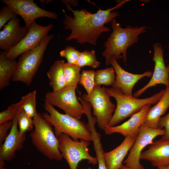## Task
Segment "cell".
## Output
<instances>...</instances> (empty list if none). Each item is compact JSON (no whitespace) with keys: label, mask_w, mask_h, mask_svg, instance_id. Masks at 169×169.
<instances>
[{"label":"cell","mask_w":169,"mask_h":169,"mask_svg":"<svg viewBox=\"0 0 169 169\" xmlns=\"http://www.w3.org/2000/svg\"><path fill=\"white\" fill-rule=\"evenodd\" d=\"M109 63L114 68L116 77L115 81L112 87L120 90L124 95L132 96L133 88L136 83L144 77H151L153 72L147 71L141 74H134L125 71L118 63L113 56L110 58Z\"/></svg>","instance_id":"14"},{"label":"cell","mask_w":169,"mask_h":169,"mask_svg":"<svg viewBox=\"0 0 169 169\" xmlns=\"http://www.w3.org/2000/svg\"><path fill=\"white\" fill-rule=\"evenodd\" d=\"M21 108L19 102L12 104L0 113V125L12 121L15 118L18 109Z\"/></svg>","instance_id":"29"},{"label":"cell","mask_w":169,"mask_h":169,"mask_svg":"<svg viewBox=\"0 0 169 169\" xmlns=\"http://www.w3.org/2000/svg\"><path fill=\"white\" fill-rule=\"evenodd\" d=\"M158 169H159L158 168Z\"/></svg>","instance_id":"41"},{"label":"cell","mask_w":169,"mask_h":169,"mask_svg":"<svg viewBox=\"0 0 169 169\" xmlns=\"http://www.w3.org/2000/svg\"><path fill=\"white\" fill-rule=\"evenodd\" d=\"M53 26L52 24L42 26L34 21L31 24L26 35L19 43L6 52V57L10 59L15 60L19 56L35 48L44 38L48 35Z\"/></svg>","instance_id":"12"},{"label":"cell","mask_w":169,"mask_h":169,"mask_svg":"<svg viewBox=\"0 0 169 169\" xmlns=\"http://www.w3.org/2000/svg\"><path fill=\"white\" fill-rule=\"evenodd\" d=\"M157 167L159 169H169V165L166 166H161Z\"/></svg>","instance_id":"37"},{"label":"cell","mask_w":169,"mask_h":169,"mask_svg":"<svg viewBox=\"0 0 169 169\" xmlns=\"http://www.w3.org/2000/svg\"><path fill=\"white\" fill-rule=\"evenodd\" d=\"M137 137H127L118 146L107 152H104L103 157L106 169H120L122 161L130 150Z\"/></svg>","instance_id":"19"},{"label":"cell","mask_w":169,"mask_h":169,"mask_svg":"<svg viewBox=\"0 0 169 169\" xmlns=\"http://www.w3.org/2000/svg\"><path fill=\"white\" fill-rule=\"evenodd\" d=\"M165 133L164 129L152 128L144 123L140 128L127 158L123 162L125 165L132 169H144L140 162L142 151L146 146L151 144L156 137L163 136Z\"/></svg>","instance_id":"10"},{"label":"cell","mask_w":169,"mask_h":169,"mask_svg":"<svg viewBox=\"0 0 169 169\" xmlns=\"http://www.w3.org/2000/svg\"><path fill=\"white\" fill-rule=\"evenodd\" d=\"M169 107V87L165 91L158 101L151 107L145 116L144 123L152 128H158V123L161 116L165 114Z\"/></svg>","instance_id":"20"},{"label":"cell","mask_w":169,"mask_h":169,"mask_svg":"<svg viewBox=\"0 0 169 169\" xmlns=\"http://www.w3.org/2000/svg\"><path fill=\"white\" fill-rule=\"evenodd\" d=\"M100 64L97 59L95 51L91 50L80 52L76 65L81 68L85 66L95 68L98 67Z\"/></svg>","instance_id":"26"},{"label":"cell","mask_w":169,"mask_h":169,"mask_svg":"<svg viewBox=\"0 0 169 169\" xmlns=\"http://www.w3.org/2000/svg\"><path fill=\"white\" fill-rule=\"evenodd\" d=\"M164 127L165 133L161 138L169 139V112L165 116L161 117L158 123V128L162 129Z\"/></svg>","instance_id":"32"},{"label":"cell","mask_w":169,"mask_h":169,"mask_svg":"<svg viewBox=\"0 0 169 169\" xmlns=\"http://www.w3.org/2000/svg\"><path fill=\"white\" fill-rule=\"evenodd\" d=\"M95 74L94 70H82L80 74L79 83L84 88L88 95L91 93L95 85Z\"/></svg>","instance_id":"27"},{"label":"cell","mask_w":169,"mask_h":169,"mask_svg":"<svg viewBox=\"0 0 169 169\" xmlns=\"http://www.w3.org/2000/svg\"><path fill=\"white\" fill-rule=\"evenodd\" d=\"M21 108L18 109L13 120V124L10 131L3 143L0 144V161H8L15 156V153L23 147L26 139L25 133L21 135L18 129V117Z\"/></svg>","instance_id":"15"},{"label":"cell","mask_w":169,"mask_h":169,"mask_svg":"<svg viewBox=\"0 0 169 169\" xmlns=\"http://www.w3.org/2000/svg\"><path fill=\"white\" fill-rule=\"evenodd\" d=\"M77 87L66 86L57 91L48 92L44 100L53 106L63 110L65 114L80 120L84 111L83 105L79 102L76 95Z\"/></svg>","instance_id":"9"},{"label":"cell","mask_w":169,"mask_h":169,"mask_svg":"<svg viewBox=\"0 0 169 169\" xmlns=\"http://www.w3.org/2000/svg\"><path fill=\"white\" fill-rule=\"evenodd\" d=\"M129 0H123L113 8L106 10L99 8L97 12L92 13L85 8L74 10L65 0L62 2L66 5L67 10L71 11L73 17L67 14L64 9V19L63 22L64 29L71 32L66 38L67 41L75 39L80 44L88 43L93 45L96 44L97 39L101 34L110 29L105 25L111 22L112 19L119 16L118 12H112L120 8Z\"/></svg>","instance_id":"1"},{"label":"cell","mask_w":169,"mask_h":169,"mask_svg":"<svg viewBox=\"0 0 169 169\" xmlns=\"http://www.w3.org/2000/svg\"><path fill=\"white\" fill-rule=\"evenodd\" d=\"M6 5L19 15L23 20L25 26L28 30L31 24L39 18L56 19L57 14L44 10L38 6L33 0H1Z\"/></svg>","instance_id":"11"},{"label":"cell","mask_w":169,"mask_h":169,"mask_svg":"<svg viewBox=\"0 0 169 169\" xmlns=\"http://www.w3.org/2000/svg\"><path fill=\"white\" fill-rule=\"evenodd\" d=\"M54 37L53 34L48 35L36 48L20 55L12 81L21 82L27 85L31 84L43 61L48 46Z\"/></svg>","instance_id":"6"},{"label":"cell","mask_w":169,"mask_h":169,"mask_svg":"<svg viewBox=\"0 0 169 169\" xmlns=\"http://www.w3.org/2000/svg\"><path fill=\"white\" fill-rule=\"evenodd\" d=\"M47 112H44L42 117L54 127L57 137L62 133L69 136L73 140H83L92 141L93 136L88 124L66 114H62L45 100L43 105Z\"/></svg>","instance_id":"3"},{"label":"cell","mask_w":169,"mask_h":169,"mask_svg":"<svg viewBox=\"0 0 169 169\" xmlns=\"http://www.w3.org/2000/svg\"><path fill=\"white\" fill-rule=\"evenodd\" d=\"M111 23L112 32L104 43L105 49L102 53L105 59V64L107 66L110 65L109 60L112 56L117 59H123L126 64L127 49L137 42L138 36L145 32L147 27L127 26L125 28H122L115 18Z\"/></svg>","instance_id":"2"},{"label":"cell","mask_w":169,"mask_h":169,"mask_svg":"<svg viewBox=\"0 0 169 169\" xmlns=\"http://www.w3.org/2000/svg\"><path fill=\"white\" fill-rule=\"evenodd\" d=\"M40 2L42 3L47 4L50 3L53 1V0H40Z\"/></svg>","instance_id":"38"},{"label":"cell","mask_w":169,"mask_h":169,"mask_svg":"<svg viewBox=\"0 0 169 169\" xmlns=\"http://www.w3.org/2000/svg\"><path fill=\"white\" fill-rule=\"evenodd\" d=\"M140 159L148 161L157 167L169 165V139L161 138L153 141L148 149L142 152Z\"/></svg>","instance_id":"18"},{"label":"cell","mask_w":169,"mask_h":169,"mask_svg":"<svg viewBox=\"0 0 169 169\" xmlns=\"http://www.w3.org/2000/svg\"><path fill=\"white\" fill-rule=\"evenodd\" d=\"M57 138L59 150L70 169H77L79 162L83 160H88L89 163L93 165L98 163L96 157L92 156L89 153L90 142L83 140L75 141L64 133Z\"/></svg>","instance_id":"7"},{"label":"cell","mask_w":169,"mask_h":169,"mask_svg":"<svg viewBox=\"0 0 169 169\" xmlns=\"http://www.w3.org/2000/svg\"><path fill=\"white\" fill-rule=\"evenodd\" d=\"M167 68L168 70V72H169V65H168L167 66Z\"/></svg>","instance_id":"40"},{"label":"cell","mask_w":169,"mask_h":169,"mask_svg":"<svg viewBox=\"0 0 169 169\" xmlns=\"http://www.w3.org/2000/svg\"><path fill=\"white\" fill-rule=\"evenodd\" d=\"M65 63L63 60L55 61L46 73L49 80V84L54 92L60 90L66 86L64 71Z\"/></svg>","instance_id":"21"},{"label":"cell","mask_w":169,"mask_h":169,"mask_svg":"<svg viewBox=\"0 0 169 169\" xmlns=\"http://www.w3.org/2000/svg\"><path fill=\"white\" fill-rule=\"evenodd\" d=\"M95 153L98 164V169H106L103 156L104 153L103 151L101 150H98Z\"/></svg>","instance_id":"34"},{"label":"cell","mask_w":169,"mask_h":169,"mask_svg":"<svg viewBox=\"0 0 169 169\" xmlns=\"http://www.w3.org/2000/svg\"><path fill=\"white\" fill-rule=\"evenodd\" d=\"M81 68L74 64L65 63L64 71L66 86L77 87L79 83Z\"/></svg>","instance_id":"24"},{"label":"cell","mask_w":169,"mask_h":169,"mask_svg":"<svg viewBox=\"0 0 169 169\" xmlns=\"http://www.w3.org/2000/svg\"><path fill=\"white\" fill-rule=\"evenodd\" d=\"M154 54L152 60L154 62V71L149 82L143 87L136 92L133 95L135 98L141 95L148 88L157 84H162L166 88L169 87V72L165 65L163 50L160 44L155 43L153 45Z\"/></svg>","instance_id":"13"},{"label":"cell","mask_w":169,"mask_h":169,"mask_svg":"<svg viewBox=\"0 0 169 169\" xmlns=\"http://www.w3.org/2000/svg\"><path fill=\"white\" fill-rule=\"evenodd\" d=\"M151 104H146L138 112L132 115L127 121L120 125L113 127L108 126L104 131L107 135L119 133L125 137H137L140 129L144 123L146 115Z\"/></svg>","instance_id":"17"},{"label":"cell","mask_w":169,"mask_h":169,"mask_svg":"<svg viewBox=\"0 0 169 169\" xmlns=\"http://www.w3.org/2000/svg\"><path fill=\"white\" fill-rule=\"evenodd\" d=\"M120 169H132L126 166L125 165H123Z\"/></svg>","instance_id":"39"},{"label":"cell","mask_w":169,"mask_h":169,"mask_svg":"<svg viewBox=\"0 0 169 169\" xmlns=\"http://www.w3.org/2000/svg\"><path fill=\"white\" fill-rule=\"evenodd\" d=\"M18 17L9 21L0 31V49L7 52L17 45L27 34L28 30L20 26Z\"/></svg>","instance_id":"16"},{"label":"cell","mask_w":169,"mask_h":169,"mask_svg":"<svg viewBox=\"0 0 169 169\" xmlns=\"http://www.w3.org/2000/svg\"><path fill=\"white\" fill-rule=\"evenodd\" d=\"M34 129L30 134L33 144L43 155L51 160L63 158L59 149L58 140L52 125L38 113L33 118Z\"/></svg>","instance_id":"5"},{"label":"cell","mask_w":169,"mask_h":169,"mask_svg":"<svg viewBox=\"0 0 169 169\" xmlns=\"http://www.w3.org/2000/svg\"><path fill=\"white\" fill-rule=\"evenodd\" d=\"M105 88L95 85L90 95L84 94L81 97L82 100L91 105L93 114L96 118L98 126L103 131L108 126L116 108Z\"/></svg>","instance_id":"8"},{"label":"cell","mask_w":169,"mask_h":169,"mask_svg":"<svg viewBox=\"0 0 169 169\" xmlns=\"http://www.w3.org/2000/svg\"><path fill=\"white\" fill-rule=\"evenodd\" d=\"M6 51L0 52V90L9 86L15 73L17 61L8 59Z\"/></svg>","instance_id":"22"},{"label":"cell","mask_w":169,"mask_h":169,"mask_svg":"<svg viewBox=\"0 0 169 169\" xmlns=\"http://www.w3.org/2000/svg\"><path fill=\"white\" fill-rule=\"evenodd\" d=\"M13 121L0 125V144L4 142L8 136L9 129L11 128L13 124Z\"/></svg>","instance_id":"33"},{"label":"cell","mask_w":169,"mask_h":169,"mask_svg":"<svg viewBox=\"0 0 169 169\" xmlns=\"http://www.w3.org/2000/svg\"><path fill=\"white\" fill-rule=\"evenodd\" d=\"M5 163L4 161H0V169H8L4 167Z\"/></svg>","instance_id":"36"},{"label":"cell","mask_w":169,"mask_h":169,"mask_svg":"<svg viewBox=\"0 0 169 169\" xmlns=\"http://www.w3.org/2000/svg\"><path fill=\"white\" fill-rule=\"evenodd\" d=\"M65 1L69 4H71L74 6H76L78 4V2L76 0H66Z\"/></svg>","instance_id":"35"},{"label":"cell","mask_w":169,"mask_h":169,"mask_svg":"<svg viewBox=\"0 0 169 169\" xmlns=\"http://www.w3.org/2000/svg\"><path fill=\"white\" fill-rule=\"evenodd\" d=\"M18 15L7 5L2 7L0 10V30L11 20L17 17Z\"/></svg>","instance_id":"31"},{"label":"cell","mask_w":169,"mask_h":169,"mask_svg":"<svg viewBox=\"0 0 169 169\" xmlns=\"http://www.w3.org/2000/svg\"><path fill=\"white\" fill-rule=\"evenodd\" d=\"M107 93L114 98L116 102V106L112 118L108 126H115L126 118L139 111L146 104L154 105L159 100L165 91L161 90L152 96L143 99H138L123 94L118 89L112 87H105Z\"/></svg>","instance_id":"4"},{"label":"cell","mask_w":169,"mask_h":169,"mask_svg":"<svg viewBox=\"0 0 169 169\" xmlns=\"http://www.w3.org/2000/svg\"><path fill=\"white\" fill-rule=\"evenodd\" d=\"M115 74L113 67L95 71V84L96 85H113L115 81Z\"/></svg>","instance_id":"25"},{"label":"cell","mask_w":169,"mask_h":169,"mask_svg":"<svg viewBox=\"0 0 169 169\" xmlns=\"http://www.w3.org/2000/svg\"><path fill=\"white\" fill-rule=\"evenodd\" d=\"M18 124L21 135L32 130L34 126L33 118L28 116L22 109L18 116Z\"/></svg>","instance_id":"28"},{"label":"cell","mask_w":169,"mask_h":169,"mask_svg":"<svg viewBox=\"0 0 169 169\" xmlns=\"http://www.w3.org/2000/svg\"><path fill=\"white\" fill-rule=\"evenodd\" d=\"M79 51L71 46H68L59 53L62 57L65 58L68 63L76 65Z\"/></svg>","instance_id":"30"},{"label":"cell","mask_w":169,"mask_h":169,"mask_svg":"<svg viewBox=\"0 0 169 169\" xmlns=\"http://www.w3.org/2000/svg\"><path fill=\"white\" fill-rule=\"evenodd\" d=\"M37 91L34 90L22 97L19 101L20 108L29 116L33 118L38 114L36 110Z\"/></svg>","instance_id":"23"}]
</instances>
